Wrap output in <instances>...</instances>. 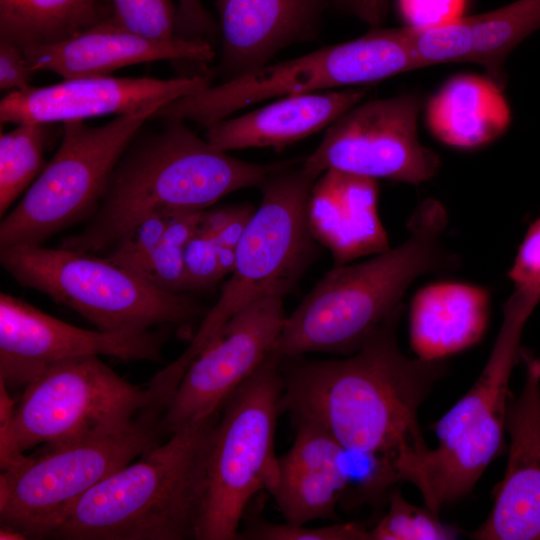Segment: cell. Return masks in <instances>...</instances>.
Listing matches in <instances>:
<instances>
[{"mask_svg":"<svg viewBox=\"0 0 540 540\" xmlns=\"http://www.w3.org/2000/svg\"><path fill=\"white\" fill-rule=\"evenodd\" d=\"M219 31V26L201 0H178L176 7V36L184 39L210 42Z\"/></svg>","mask_w":540,"mask_h":540,"instance_id":"d590c367","label":"cell"},{"mask_svg":"<svg viewBox=\"0 0 540 540\" xmlns=\"http://www.w3.org/2000/svg\"><path fill=\"white\" fill-rule=\"evenodd\" d=\"M473 37L470 62L482 65L503 88V64L512 50L540 28V0H517L494 11L466 16Z\"/></svg>","mask_w":540,"mask_h":540,"instance_id":"d4e9b609","label":"cell"},{"mask_svg":"<svg viewBox=\"0 0 540 540\" xmlns=\"http://www.w3.org/2000/svg\"><path fill=\"white\" fill-rule=\"evenodd\" d=\"M525 366L519 395L511 393L505 429L509 436L505 473L476 540H540V359L522 349Z\"/></svg>","mask_w":540,"mask_h":540,"instance_id":"2e32d148","label":"cell"},{"mask_svg":"<svg viewBox=\"0 0 540 540\" xmlns=\"http://www.w3.org/2000/svg\"><path fill=\"white\" fill-rule=\"evenodd\" d=\"M460 529L446 524L426 505L407 501L397 489L388 496V510L369 530V540H452Z\"/></svg>","mask_w":540,"mask_h":540,"instance_id":"4316f807","label":"cell"},{"mask_svg":"<svg viewBox=\"0 0 540 540\" xmlns=\"http://www.w3.org/2000/svg\"><path fill=\"white\" fill-rule=\"evenodd\" d=\"M0 539L1 540H6V539H28L26 535H24L23 533L15 530V529H11V528H7V527H1L0 528Z\"/></svg>","mask_w":540,"mask_h":540,"instance_id":"ab89813d","label":"cell"},{"mask_svg":"<svg viewBox=\"0 0 540 540\" xmlns=\"http://www.w3.org/2000/svg\"><path fill=\"white\" fill-rule=\"evenodd\" d=\"M4 270L23 287L74 310L98 330L143 333L204 316L194 299L163 291L107 257L42 245L0 248Z\"/></svg>","mask_w":540,"mask_h":540,"instance_id":"52a82bcc","label":"cell"},{"mask_svg":"<svg viewBox=\"0 0 540 540\" xmlns=\"http://www.w3.org/2000/svg\"><path fill=\"white\" fill-rule=\"evenodd\" d=\"M291 448L277 458L271 493L285 522L306 525L333 518L351 484L344 448L319 425L298 420Z\"/></svg>","mask_w":540,"mask_h":540,"instance_id":"d6986e66","label":"cell"},{"mask_svg":"<svg viewBox=\"0 0 540 540\" xmlns=\"http://www.w3.org/2000/svg\"><path fill=\"white\" fill-rule=\"evenodd\" d=\"M444 205L424 200L410 216L408 238L359 262L335 266L286 316L271 353L283 359L312 352L350 355L400 307L419 277L453 269L457 257L443 244Z\"/></svg>","mask_w":540,"mask_h":540,"instance_id":"3957f363","label":"cell"},{"mask_svg":"<svg viewBox=\"0 0 540 540\" xmlns=\"http://www.w3.org/2000/svg\"><path fill=\"white\" fill-rule=\"evenodd\" d=\"M284 297L270 294L241 309L191 362L163 415L167 437L220 411L257 371L282 331Z\"/></svg>","mask_w":540,"mask_h":540,"instance_id":"4fadbf2b","label":"cell"},{"mask_svg":"<svg viewBox=\"0 0 540 540\" xmlns=\"http://www.w3.org/2000/svg\"><path fill=\"white\" fill-rule=\"evenodd\" d=\"M403 307L342 359H281V411L315 423L371 468L385 491L412 483L428 451L421 404L444 375L443 360L409 358L397 342Z\"/></svg>","mask_w":540,"mask_h":540,"instance_id":"6da1fadb","label":"cell"},{"mask_svg":"<svg viewBox=\"0 0 540 540\" xmlns=\"http://www.w3.org/2000/svg\"><path fill=\"white\" fill-rule=\"evenodd\" d=\"M53 124L21 123L0 137V213L9 209L46 164L44 154Z\"/></svg>","mask_w":540,"mask_h":540,"instance_id":"484cf974","label":"cell"},{"mask_svg":"<svg viewBox=\"0 0 540 540\" xmlns=\"http://www.w3.org/2000/svg\"><path fill=\"white\" fill-rule=\"evenodd\" d=\"M331 4L376 28L386 19L390 0H331Z\"/></svg>","mask_w":540,"mask_h":540,"instance_id":"f35d334b","label":"cell"},{"mask_svg":"<svg viewBox=\"0 0 540 540\" xmlns=\"http://www.w3.org/2000/svg\"><path fill=\"white\" fill-rule=\"evenodd\" d=\"M404 32L417 68L470 62L473 37L466 16L428 27L404 26Z\"/></svg>","mask_w":540,"mask_h":540,"instance_id":"83f0119b","label":"cell"},{"mask_svg":"<svg viewBox=\"0 0 540 540\" xmlns=\"http://www.w3.org/2000/svg\"><path fill=\"white\" fill-rule=\"evenodd\" d=\"M109 17L104 0H0V39L22 47L52 44Z\"/></svg>","mask_w":540,"mask_h":540,"instance_id":"cb8c5ba5","label":"cell"},{"mask_svg":"<svg viewBox=\"0 0 540 540\" xmlns=\"http://www.w3.org/2000/svg\"><path fill=\"white\" fill-rule=\"evenodd\" d=\"M419 110L415 94L360 102L326 129L302 164L317 177L333 169L375 180L424 183L437 174L441 162L419 141Z\"/></svg>","mask_w":540,"mask_h":540,"instance_id":"7c38bea8","label":"cell"},{"mask_svg":"<svg viewBox=\"0 0 540 540\" xmlns=\"http://www.w3.org/2000/svg\"><path fill=\"white\" fill-rule=\"evenodd\" d=\"M149 407L148 388L130 383L98 356L52 363L24 388L11 419L0 426V467L10 466L33 448L119 433Z\"/></svg>","mask_w":540,"mask_h":540,"instance_id":"ba28073f","label":"cell"},{"mask_svg":"<svg viewBox=\"0 0 540 540\" xmlns=\"http://www.w3.org/2000/svg\"><path fill=\"white\" fill-rule=\"evenodd\" d=\"M187 291L202 290L222 279L214 239L197 230L184 247Z\"/></svg>","mask_w":540,"mask_h":540,"instance_id":"d6a6232c","label":"cell"},{"mask_svg":"<svg viewBox=\"0 0 540 540\" xmlns=\"http://www.w3.org/2000/svg\"><path fill=\"white\" fill-rule=\"evenodd\" d=\"M23 50L34 72L50 71L64 79L110 76L129 65L162 60L205 65L215 57L208 41L147 38L119 29L107 19L62 41Z\"/></svg>","mask_w":540,"mask_h":540,"instance_id":"ac0fdd59","label":"cell"},{"mask_svg":"<svg viewBox=\"0 0 540 540\" xmlns=\"http://www.w3.org/2000/svg\"><path fill=\"white\" fill-rule=\"evenodd\" d=\"M240 539L253 540H369V530L356 523L307 527L257 520L240 532Z\"/></svg>","mask_w":540,"mask_h":540,"instance_id":"f546056e","label":"cell"},{"mask_svg":"<svg viewBox=\"0 0 540 540\" xmlns=\"http://www.w3.org/2000/svg\"><path fill=\"white\" fill-rule=\"evenodd\" d=\"M490 292L462 282H437L413 297L410 345L416 357L440 361L469 349L484 337L490 316Z\"/></svg>","mask_w":540,"mask_h":540,"instance_id":"7402d4cb","label":"cell"},{"mask_svg":"<svg viewBox=\"0 0 540 540\" xmlns=\"http://www.w3.org/2000/svg\"><path fill=\"white\" fill-rule=\"evenodd\" d=\"M366 94L365 88H349L284 95L264 107L206 127L205 139L223 151L279 150L327 129Z\"/></svg>","mask_w":540,"mask_h":540,"instance_id":"44dd1931","label":"cell"},{"mask_svg":"<svg viewBox=\"0 0 540 540\" xmlns=\"http://www.w3.org/2000/svg\"><path fill=\"white\" fill-rule=\"evenodd\" d=\"M117 115L101 126L62 123L59 148L20 202L0 223V248L42 245L49 237L87 220L96 209L121 156L160 109Z\"/></svg>","mask_w":540,"mask_h":540,"instance_id":"8fae6325","label":"cell"},{"mask_svg":"<svg viewBox=\"0 0 540 540\" xmlns=\"http://www.w3.org/2000/svg\"><path fill=\"white\" fill-rule=\"evenodd\" d=\"M224 81L254 72L287 46L314 39L331 0H215Z\"/></svg>","mask_w":540,"mask_h":540,"instance_id":"e0dca14e","label":"cell"},{"mask_svg":"<svg viewBox=\"0 0 540 540\" xmlns=\"http://www.w3.org/2000/svg\"><path fill=\"white\" fill-rule=\"evenodd\" d=\"M164 331L112 333L67 324L21 298L0 295V382L25 388L48 365L80 356L158 361Z\"/></svg>","mask_w":540,"mask_h":540,"instance_id":"5bb4252c","label":"cell"},{"mask_svg":"<svg viewBox=\"0 0 540 540\" xmlns=\"http://www.w3.org/2000/svg\"><path fill=\"white\" fill-rule=\"evenodd\" d=\"M502 89L490 77L463 74L451 78L428 103L432 134L458 149L478 148L497 139L511 122Z\"/></svg>","mask_w":540,"mask_h":540,"instance_id":"603a6c76","label":"cell"},{"mask_svg":"<svg viewBox=\"0 0 540 540\" xmlns=\"http://www.w3.org/2000/svg\"><path fill=\"white\" fill-rule=\"evenodd\" d=\"M318 177L301 161H284L260 186L261 202L237 245L234 269L206 311L186 350L168 369L183 376L191 362L241 309L294 287L314 254L307 221L310 192Z\"/></svg>","mask_w":540,"mask_h":540,"instance_id":"5b68a950","label":"cell"},{"mask_svg":"<svg viewBox=\"0 0 540 540\" xmlns=\"http://www.w3.org/2000/svg\"><path fill=\"white\" fill-rule=\"evenodd\" d=\"M163 121L160 130H140L134 137L84 227L59 247L95 254L152 216L206 209L227 194L260 187L283 163L237 159L197 136L185 121Z\"/></svg>","mask_w":540,"mask_h":540,"instance_id":"7a4b0ae2","label":"cell"},{"mask_svg":"<svg viewBox=\"0 0 540 540\" xmlns=\"http://www.w3.org/2000/svg\"><path fill=\"white\" fill-rule=\"evenodd\" d=\"M508 277L514 290L540 300V217L529 225Z\"/></svg>","mask_w":540,"mask_h":540,"instance_id":"836d02e7","label":"cell"},{"mask_svg":"<svg viewBox=\"0 0 540 540\" xmlns=\"http://www.w3.org/2000/svg\"><path fill=\"white\" fill-rule=\"evenodd\" d=\"M282 391L281 358L270 353L222 406L208 455L197 540L240 539L249 502L274 481Z\"/></svg>","mask_w":540,"mask_h":540,"instance_id":"30bf717a","label":"cell"},{"mask_svg":"<svg viewBox=\"0 0 540 540\" xmlns=\"http://www.w3.org/2000/svg\"><path fill=\"white\" fill-rule=\"evenodd\" d=\"M134 272L163 291H187L183 247L161 242Z\"/></svg>","mask_w":540,"mask_h":540,"instance_id":"4dcf8cb0","label":"cell"},{"mask_svg":"<svg viewBox=\"0 0 540 540\" xmlns=\"http://www.w3.org/2000/svg\"><path fill=\"white\" fill-rule=\"evenodd\" d=\"M23 47L6 39H0V89L21 90L30 86L33 74Z\"/></svg>","mask_w":540,"mask_h":540,"instance_id":"8d00e7d4","label":"cell"},{"mask_svg":"<svg viewBox=\"0 0 540 540\" xmlns=\"http://www.w3.org/2000/svg\"><path fill=\"white\" fill-rule=\"evenodd\" d=\"M540 300L514 290L488 360L471 388L434 424L437 446L429 448L413 485L436 513L471 493L505 448L509 382L521 360L522 333Z\"/></svg>","mask_w":540,"mask_h":540,"instance_id":"8992f818","label":"cell"},{"mask_svg":"<svg viewBox=\"0 0 540 540\" xmlns=\"http://www.w3.org/2000/svg\"><path fill=\"white\" fill-rule=\"evenodd\" d=\"M113 26L147 38L176 36V7L170 0H108Z\"/></svg>","mask_w":540,"mask_h":540,"instance_id":"f1b7e54d","label":"cell"},{"mask_svg":"<svg viewBox=\"0 0 540 540\" xmlns=\"http://www.w3.org/2000/svg\"><path fill=\"white\" fill-rule=\"evenodd\" d=\"M220 411L177 430L96 484L50 538L196 539Z\"/></svg>","mask_w":540,"mask_h":540,"instance_id":"277c9868","label":"cell"},{"mask_svg":"<svg viewBox=\"0 0 540 540\" xmlns=\"http://www.w3.org/2000/svg\"><path fill=\"white\" fill-rule=\"evenodd\" d=\"M170 215L152 216L133 227L111 247L107 258L134 271L161 243Z\"/></svg>","mask_w":540,"mask_h":540,"instance_id":"1f68e13d","label":"cell"},{"mask_svg":"<svg viewBox=\"0 0 540 540\" xmlns=\"http://www.w3.org/2000/svg\"><path fill=\"white\" fill-rule=\"evenodd\" d=\"M211 85L207 76L171 79L112 76L64 79L44 87L8 92L0 101L4 123L61 124L104 115L136 113L165 105Z\"/></svg>","mask_w":540,"mask_h":540,"instance_id":"9a60e30c","label":"cell"},{"mask_svg":"<svg viewBox=\"0 0 540 540\" xmlns=\"http://www.w3.org/2000/svg\"><path fill=\"white\" fill-rule=\"evenodd\" d=\"M163 413L145 409L114 435L33 453L1 469L0 527L50 538L78 501L103 479L167 437Z\"/></svg>","mask_w":540,"mask_h":540,"instance_id":"9c48e42d","label":"cell"},{"mask_svg":"<svg viewBox=\"0 0 540 540\" xmlns=\"http://www.w3.org/2000/svg\"><path fill=\"white\" fill-rule=\"evenodd\" d=\"M204 210H182L171 214L161 242L184 248L197 232Z\"/></svg>","mask_w":540,"mask_h":540,"instance_id":"74e56055","label":"cell"},{"mask_svg":"<svg viewBox=\"0 0 540 540\" xmlns=\"http://www.w3.org/2000/svg\"><path fill=\"white\" fill-rule=\"evenodd\" d=\"M465 0H398L401 16L410 27H428L461 17Z\"/></svg>","mask_w":540,"mask_h":540,"instance_id":"e575fe53","label":"cell"},{"mask_svg":"<svg viewBox=\"0 0 540 540\" xmlns=\"http://www.w3.org/2000/svg\"><path fill=\"white\" fill-rule=\"evenodd\" d=\"M375 179L327 170L315 180L307 205V221L316 242L326 247L335 266L390 248L378 214Z\"/></svg>","mask_w":540,"mask_h":540,"instance_id":"ffe728a7","label":"cell"}]
</instances>
